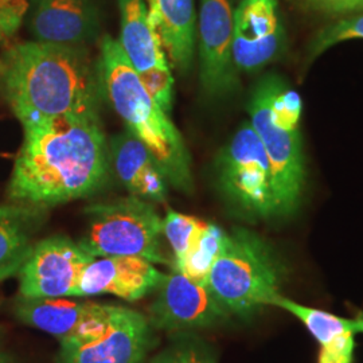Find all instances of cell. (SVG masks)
Returning a JSON list of instances; mask_svg holds the SVG:
<instances>
[{
	"instance_id": "1",
	"label": "cell",
	"mask_w": 363,
	"mask_h": 363,
	"mask_svg": "<svg viewBox=\"0 0 363 363\" xmlns=\"http://www.w3.org/2000/svg\"><path fill=\"white\" fill-rule=\"evenodd\" d=\"M23 130L7 189L13 203L49 208L103 186L109 145L97 113L64 115Z\"/></svg>"
},
{
	"instance_id": "2",
	"label": "cell",
	"mask_w": 363,
	"mask_h": 363,
	"mask_svg": "<svg viewBox=\"0 0 363 363\" xmlns=\"http://www.w3.org/2000/svg\"><path fill=\"white\" fill-rule=\"evenodd\" d=\"M4 97L23 128L64 115L99 113L101 81L84 48L13 46L0 61Z\"/></svg>"
},
{
	"instance_id": "3",
	"label": "cell",
	"mask_w": 363,
	"mask_h": 363,
	"mask_svg": "<svg viewBox=\"0 0 363 363\" xmlns=\"http://www.w3.org/2000/svg\"><path fill=\"white\" fill-rule=\"evenodd\" d=\"M99 76L117 115L151 151L169 184L182 193L194 191L191 156L179 130L145 91L116 39L105 35L100 45Z\"/></svg>"
},
{
	"instance_id": "4",
	"label": "cell",
	"mask_w": 363,
	"mask_h": 363,
	"mask_svg": "<svg viewBox=\"0 0 363 363\" xmlns=\"http://www.w3.org/2000/svg\"><path fill=\"white\" fill-rule=\"evenodd\" d=\"M247 113L271 163L279 217H286L298 210L306 184L301 96L284 78L268 74L252 91Z\"/></svg>"
},
{
	"instance_id": "5",
	"label": "cell",
	"mask_w": 363,
	"mask_h": 363,
	"mask_svg": "<svg viewBox=\"0 0 363 363\" xmlns=\"http://www.w3.org/2000/svg\"><path fill=\"white\" fill-rule=\"evenodd\" d=\"M283 265L268 242L247 229L235 228L208 274V286L234 315L247 316L273 306L279 294Z\"/></svg>"
},
{
	"instance_id": "6",
	"label": "cell",
	"mask_w": 363,
	"mask_h": 363,
	"mask_svg": "<svg viewBox=\"0 0 363 363\" xmlns=\"http://www.w3.org/2000/svg\"><path fill=\"white\" fill-rule=\"evenodd\" d=\"M86 226L78 245L93 257L136 256L167 264L162 250L163 220L155 206L138 196L93 203L84 208Z\"/></svg>"
},
{
	"instance_id": "7",
	"label": "cell",
	"mask_w": 363,
	"mask_h": 363,
	"mask_svg": "<svg viewBox=\"0 0 363 363\" xmlns=\"http://www.w3.org/2000/svg\"><path fill=\"white\" fill-rule=\"evenodd\" d=\"M216 167L220 191L234 208L252 218L279 217L271 163L249 121L220 150Z\"/></svg>"
},
{
	"instance_id": "8",
	"label": "cell",
	"mask_w": 363,
	"mask_h": 363,
	"mask_svg": "<svg viewBox=\"0 0 363 363\" xmlns=\"http://www.w3.org/2000/svg\"><path fill=\"white\" fill-rule=\"evenodd\" d=\"M154 346L155 330L147 316L112 306L100 335L60 342L57 363H145Z\"/></svg>"
},
{
	"instance_id": "9",
	"label": "cell",
	"mask_w": 363,
	"mask_h": 363,
	"mask_svg": "<svg viewBox=\"0 0 363 363\" xmlns=\"http://www.w3.org/2000/svg\"><path fill=\"white\" fill-rule=\"evenodd\" d=\"M96 257L65 235L37 241L19 277L23 298H77L78 283L85 268Z\"/></svg>"
},
{
	"instance_id": "10",
	"label": "cell",
	"mask_w": 363,
	"mask_h": 363,
	"mask_svg": "<svg viewBox=\"0 0 363 363\" xmlns=\"http://www.w3.org/2000/svg\"><path fill=\"white\" fill-rule=\"evenodd\" d=\"M233 0H201L199 81L211 99L226 97L240 86V73L233 60Z\"/></svg>"
},
{
	"instance_id": "11",
	"label": "cell",
	"mask_w": 363,
	"mask_h": 363,
	"mask_svg": "<svg viewBox=\"0 0 363 363\" xmlns=\"http://www.w3.org/2000/svg\"><path fill=\"white\" fill-rule=\"evenodd\" d=\"M156 292L148 311L154 330L181 333L217 325L230 315L206 284L195 283L175 269L163 276Z\"/></svg>"
},
{
	"instance_id": "12",
	"label": "cell",
	"mask_w": 363,
	"mask_h": 363,
	"mask_svg": "<svg viewBox=\"0 0 363 363\" xmlns=\"http://www.w3.org/2000/svg\"><path fill=\"white\" fill-rule=\"evenodd\" d=\"M286 46L279 0H241L234 9L233 60L238 73H256Z\"/></svg>"
},
{
	"instance_id": "13",
	"label": "cell",
	"mask_w": 363,
	"mask_h": 363,
	"mask_svg": "<svg viewBox=\"0 0 363 363\" xmlns=\"http://www.w3.org/2000/svg\"><path fill=\"white\" fill-rule=\"evenodd\" d=\"M111 310V304L70 298H23L18 295L13 303V313L19 322L50 334L58 342L100 335Z\"/></svg>"
},
{
	"instance_id": "14",
	"label": "cell",
	"mask_w": 363,
	"mask_h": 363,
	"mask_svg": "<svg viewBox=\"0 0 363 363\" xmlns=\"http://www.w3.org/2000/svg\"><path fill=\"white\" fill-rule=\"evenodd\" d=\"M163 276L154 262L143 257H99L93 259L82 273L77 298L113 295L136 301L156 291Z\"/></svg>"
},
{
	"instance_id": "15",
	"label": "cell",
	"mask_w": 363,
	"mask_h": 363,
	"mask_svg": "<svg viewBox=\"0 0 363 363\" xmlns=\"http://www.w3.org/2000/svg\"><path fill=\"white\" fill-rule=\"evenodd\" d=\"M30 31L37 42L82 48L99 34L93 0H30Z\"/></svg>"
},
{
	"instance_id": "16",
	"label": "cell",
	"mask_w": 363,
	"mask_h": 363,
	"mask_svg": "<svg viewBox=\"0 0 363 363\" xmlns=\"http://www.w3.org/2000/svg\"><path fill=\"white\" fill-rule=\"evenodd\" d=\"M117 178L128 193L148 202L163 203L169 194V181L151 151L130 130L116 135L109 144Z\"/></svg>"
},
{
	"instance_id": "17",
	"label": "cell",
	"mask_w": 363,
	"mask_h": 363,
	"mask_svg": "<svg viewBox=\"0 0 363 363\" xmlns=\"http://www.w3.org/2000/svg\"><path fill=\"white\" fill-rule=\"evenodd\" d=\"M145 4L171 69L190 72L196 40L194 0H145Z\"/></svg>"
},
{
	"instance_id": "18",
	"label": "cell",
	"mask_w": 363,
	"mask_h": 363,
	"mask_svg": "<svg viewBox=\"0 0 363 363\" xmlns=\"http://www.w3.org/2000/svg\"><path fill=\"white\" fill-rule=\"evenodd\" d=\"M46 210L13 202L0 205V283L21 271L37 242Z\"/></svg>"
},
{
	"instance_id": "19",
	"label": "cell",
	"mask_w": 363,
	"mask_h": 363,
	"mask_svg": "<svg viewBox=\"0 0 363 363\" xmlns=\"http://www.w3.org/2000/svg\"><path fill=\"white\" fill-rule=\"evenodd\" d=\"M120 11L118 45L138 74L160 67H171L148 18L145 0H117Z\"/></svg>"
},
{
	"instance_id": "20",
	"label": "cell",
	"mask_w": 363,
	"mask_h": 363,
	"mask_svg": "<svg viewBox=\"0 0 363 363\" xmlns=\"http://www.w3.org/2000/svg\"><path fill=\"white\" fill-rule=\"evenodd\" d=\"M226 234L220 226L206 222L195 235L186 255L178 262L172 264V269L183 273L195 283L208 286V274L220 256Z\"/></svg>"
},
{
	"instance_id": "21",
	"label": "cell",
	"mask_w": 363,
	"mask_h": 363,
	"mask_svg": "<svg viewBox=\"0 0 363 363\" xmlns=\"http://www.w3.org/2000/svg\"><path fill=\"white\" fill-rule=\"evenodd\" d=\"M273 306H279L298 316L308 327L312 335L322 345V350L334 349L337 343L340 345L352 339L354 334L357 333L354 320L342 319L320 310L304 307L283 296L276 298Z\"/></svg>"
},
{
	"instance_id": "22",
	"label": "cell",
	"mask_w": 363,
	"mask_h": 363,
	"mask_svg": "<svg viewBox=\"0 0 363 363\" xmlns=\"http://www.w3.org/2000/svg\"><path fill=\"white\" fill-rule=\"evenodd\" d=\"M205 223V220L169 210L163 220V235L167 238L172 250V264L178 262L186 255L195 235L199 233Z\"/></svg>"
},
{
	"instance_id": "23",
	"label": "cell",
	"mask_w": 363,
	"mask_h": 363,
	"mask_svg": "<svg viewBox=\"0 0 363 363\" xmlns=\"http://www.w3.org/2000/svg\"><path fill=\"white\" fill-rule=\"evenodd\" d=\"M350 39H363V15L343 18L322 28L308 48L310 58L313 60L337 43Z\"/></svg>"
},
{
	"instance_id": "24",
	"label": "cell",
	"mask_w": 363,
	"mask_h": 363,
	"mask_svg": "<svg viewBox=\"0 0 363 363\" xmlns=\"http://www.w3.org/2000/svg\"><path fill=\"white\" fill-rule=\"evenodd\" d=\"M151 363H214L210 354L198 340L189 337H175L151 359Z\"/></svg>"
},
{
	"instance_id": "25",
	"label": "cell",
	"mask_w": 363,
	"mask_h": 363,
	"mask_svg": "<svg viewBox=\"0 0 363 363\" xmlns=\"http://www.w3.org/2000/svg\"><path fill=\"white\" fill-rule=\"evenodd\" d=\"M145 91L156 101L166 113H169L172 109L174 101V77L171 67H160L152 69L138 74Z\"/></svg>"
},
{
	"instance_id": "26",
	"label": "cell",
	"mask_w": 363,
	"mask_h": 363,
	"mask_svg": "<svg viewBox=\"0 0 363 363\" xmlns=\"http://www.w3.org/2000/svg\"><path fill=\"white\" fill-rule=\"evenodd\" d=\"M28 7L27 0H0V28L4 37L21 26Z\"/></svg>"
},
{
	"instance_id": "27",
	"label": "cell",
	"mask_w": 363,
	"mask_h": 363,
	"mask_svg": "<svg viewBox=\"0 0 363 363\" xmlns=\"http://www.w3.org/2000/svg\"><path fill=\"white\" fill-rule=\"evenodd\" d=\"M315 11L330 15H346V13L363 11V0H301Z\"/></svg>"
},
{
	"instance_id": "28",
	"label": "cell",
	"mask_w": 363,
	"mask_h": 363,
	"mask_svg": "<svg viewBox=\"0 0 363 363\" xmlns=\"http://www.w3.org/2000/svg\"><path fill=\"white\" fill-rule=\"evenodd\" d=\"M354 325H355V330L357 333H363V313L359 312L358 316L354 319Z\"/></svg>"
},
{
	"instance_id": "29",
	"label": "cell",
	"mask_w": 363,
	"mask_h": 363,
	"mask_svg": "<svg viewBox=\"0 0 363 363\" xmlns=\"http://www.w3.org/2000/svg\"><path fill=\"white\" fill-rule=\"evenodd\" d=\"M0 363H13L10 361V358L4 354V352H0Z\"/></svg>"
},
{
	"instance_id": "30",
	"label": "cell",
	"mask_w": 363,
	"mask_h": 363,
	"mask_svg": "<svg viewBox=\"0 0 363 363\" xmlns=\"http://www.w3.org/2000/svg\"><path fill=\"white\" fill-rule=\"evenodd\" d=\"M319 363H333V362H330V361H328V359H325V358H323V357H320V358H319Z\"/></svg>"
},
{
	"instance_id": "31",
	"label": "cell",
	"mask_w": 363,
	"mask_h": 363,
	"mask_svg": "<svg viewBox=\"0 0 363 363\" xmlns=\"http://www.w3.org/2000/svg\"><path fill=\"white\" fill-rule=\"evenodd\" d=\"M6 38L4 37V34H3V31H1V28H0V39Z\"/></svg>"
},
{
	"instance_id": "32",
	"label": "cell",
	"mask_w": 363,
	"mask_h": 363,
	"mask_svg": "<svg viewBox=\"0 0 363 363\" xmlns=\"http://www.w3.org/2000/svg\"><path fill=\"white\" fill-rule=\"evenodd\" d=\"M0 352H1V351H0Z\"/></svg>"
}]
</instances>
